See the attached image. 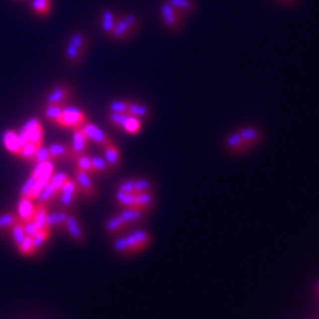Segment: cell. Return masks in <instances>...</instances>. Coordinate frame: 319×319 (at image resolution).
Masks as SVG:
<instances>
[{
  "label": "cell",
  "instance_id": "cell-1",
  "mask_svg": "<svg viewBox=\"0 0 319 319\" xmlns=\"http://www.w3.org/2000/svg\"><path fill=\"white\" fill-rule=\"evenodd\" d=\"M88 36L87 33L80 32H73L69 36L67 45H65V59L68 60L69 64L72 65H79L81 63V60L84 59L87 49H88Z\"/></svg>",
  "mask_w": 319,
  "mask_h": 319
},
{
  "label": "cell",
  "instance_id": "cell-2",
  "mask_svg": "<svg viewBox=\"0 0 319 319\" xmlns=\"http://www.w3.org/2000/svg\"><path fill=\"white\" fill-rule=\"evenodd\" d=\"M138 24H140V20H138V17L134 13L122 15V16L118 17L117 23L114 25V28L112 29L109 36L113 40L117 41L128 40L137 31Z\"/></svg>",
  "mask_w": 319,
  "mask_h": 319
},
{
  "label": "cell",
  "instance_id": "cell-3",
  "mask_svg": "<svg viewBox=\"0 0 319 319\" xmlns=\"http://www.w3.org/2000/svg\"><path fill=\"white\" fill-rule=\"evenodd\" d=\"M85 121H88L87 113L84 110L77 108V106H69L65 105L63 108L60 117L57 120L56 125L63 128V129H79L83 126Z\"/></svg>",
  "mask_w": 319,
  "mask_h": 319
},
{
  "label": "cell",
  "instance_id": "cell-4",
  "mask_svg": "<svg viewBox=\"0 0 319 319\" xmlns=\"http://www.w3.org/2000/svg\"><path fill=\"white\" fill-rule=\"evenodd\" d=\"M160 17H161L162 24L170 31H178L182 27L184 15L178 12L168 0H164L160 4Z\"/></svg>",
  "mask_w": 319,
  "mask_h": 319
},
{
  "label": "cell",
  "instance_id": "cell-5",
  "mask_svg": "<svg viewBox=\"0 0 319 319\" xmlns=\"http://www.w3.org/2000/svg\"><path fill=\"white\" fill-rule=\"evenodd\" d=\"M71 97H72V88L67 83H60L49 91L45 100H47V104L65 106L67 103L71 100Z\"/></svg>",
  "mask_w": 319,
  "mask_h": 319
},
{
  "label": "cell",
  "instance_id": "cell-6",
  "mask_svg": "<svg viewBox=\"0 0 319 319\" xmlns=\"http://www.w3.org/2000/svg\"><path fill=\"white\" fill-rule=\"evenodd\" d=\"M81 129L87 134L88 140H92V141L96 142L101 149H104L105 146H108L110 142H113L110 140L109 136L105 133L104 130L101 129V128H99L97 125H95L93 122L85 121L84 124H83V126H81Z\"/></svg>",
  "mask_w": 319,
  "mask_h": 319
},
{
  "label": "cell",
  "instance_id": "cell-7",
  "mask_svg": "<svg viewBox=\"0 0 319 319\" xmlns=\"http://www.w3.org/2000/svg\"><path fill=\"white\" fill-rule=\"evenodd\" d=\"M21 129L28 134L29 142H32L36 146H41L44 142V129L41 125V121L39 118H29L23 124Z\"/></svg>",
  "mask_w": 319,
  "mask_h": 319
},
{
  "label": "cell",
  "instance_id": "cell-8",
  "mask_svg": "<svg viewBox=\"0 0 319 319\" xmlns=\"http://www.w3.org/2000/svg\"><path fill=\"white\" fill-rule=\"evenodd\" d=\"M73 173H75V181H76L80 192H83V194L89 200H95L96 198V188L93 185L91 174L84 172V170L79 169L76 166H75Z\"/></svg>",
  "mask_w": 319,
  "mask_h": 319
},
{
  "label": "cell",
  "instance_id": "cell-9",
  "mask_svg": "<svg viewBox=\"0 0 319 319\" xmlns=\"http://www.w3.org/2000/svg\"><path fill=\"white\" fill-rule=\"evenodd\" d=\"M1 141H3V145H4L5 150L11 153L15 157L20 158V152H21V145L20 141H19V136H17V132L13 129H7L3 132L1 134Z\"/></svg>",
  "mask_w": 319,
  "mask_h": 319
},
{
  "label": "cell",
  "instance_id": "cell-10",
  "mask_svg": "<svg viewBox=\"0 0 319 319\" xmlns=\"http://www.w3.org/2000/svg\"><path fill=\"white\" fill-rule=\"evenodd\" d=\"M48 148V154H49V160L52 162H57L64 160V158H68V160H72L73 161V152L71 149V145H67V144H60V142H55V144H51Z\"/></svg>",
  "mask_w": 319,
  "mask_h": 319
},
{
  "label": "cell",
  "instance_id": "cell-11",
  "mask_svg": "<svg viewBox=\"0 0 319 319\" xmlns=\"http://www.w3.org/2000/svg\"><path fill=\"white\" fill-rule=\"evenodd\" d=\"M87 146H88V137H87V134L83 132L81 128L73 129L72 144H71V149L73 152V161L79 156H81V154H84L87 152Z\"/></svg>",
  "mask_w": 319,
  "mask_h": 319
},
{
  "label": "cell",
  "instance_id": "cell-12",
  "mask_svg": "<svg viewBox=\"0 0 319 319\" xmlns=\"http://www.w3.org/2000/svg\"><path fill=\"white\" fill-rule=\"evenodd\" d=\"M65 230L68 231L69 237L77 243H84L85 242V234L83 231V227H81L79 219L75 217L73 214H68L67 217V221H65Z\"/></svg>",
  "mask_w": 319,
  "mask_h": 319
},
{
  "label": "cell",
  "instance_id": "cell-13",
  "mask_svg": "<svg viewBox=\"0 0 319 319\" xmlns=\"http://www.w3.org/2000/svg\"><path fill=\"white\" fill-rule=\"evenodd\" d=\"M226 148L234 154H243L251 149L246 142L243 141V138L239 136L238 132H233L226 137Z\"/></svg>",
  "mask_w": 319,
  "mask_h": 319
},
{
  "label": "cell",
  "instance_id": "cell-14",
  "mask_svg": "<svg viewBox=\"0 0 319 319\" xmlns=\"http://www.w3.org/2000/svg\"><path fill=\"white\" fill-rule=\"evenodd\" d=\"M33 213H35V204L33 200L27 197H21L17 202V217L21 222H28L32 221Z\"/></svg>",
  "mask_w": 319,
  "mask_h": 319
},
{
  "label": "cell",
  "instance_id": "cell-15",
  "mask_svg": "<svg viewBox=\"0 0 319 319\" xmlns=\"http://www.w3.org/2000/svg\"><path fill=\"white\" fill-rule=\"evenodd\" d=\"M68 212L67 210H59V212H53V213H48L47 218H45V226H48L51 230H64L65 221L68 217Z\"/></svg>",
  "mask_w": 319,
  "mask_h": 319
},
{
  "label": "cell",
  "instance_id": "cell-16",
  "mask_svg": "<svg viewBox=\"0 0 319 319\" xmlns=\"http://www.w3.org/2000/svg\"><path fill=\"white\" fill-rule=\"evenodd\" d=\"M118 17H120V15H118L116 11L109 8H105L104 11L101 12V16H100V24H101L103 32L106 33V35L109 36L110 32H112V29L114 28V25H116V23H117Z\"/></svg>",
  "mask_w": 319,
  "mask_h": 319
},
{
  "label": "cell",
  "instance_id": "cell-17",
  "mask_svg": "<svg viewBox=\"0 0 319 319\" xmlns=\"http://www.w3.org/2000/svg\"><path fill=\"white\" fill-rule=\"evenodd\" d=\"M128 226H129V225H126L118 214L109 217L104 223L105 231L109 235H120L121 233H124V231L126 230V227Z\"/></svg>",
  "mask_w": 319,
  "mask_h": 319
},
{
  "label": "cell",
  "instance_id": "cell-18",
  "mask_svg": "<svg viewBox=\"0 0 319 319\" xmlns=\"http://www.w3.org/2000/svg\"><path fill=\"white\" fill-rule=\"evenodd\" d=\"M238 133L243 138V141L246 142L250 148H254L261 141V137H262L258 128H255V126H243L238 130Z\"/></svg>",
  "mask_w": 319,
  "mask_h": 319
},
{
  "label": "cell",
  "instance_id": "cell-19",
  "mask_svg": "<svg viewBox=\"0 0 319 319\" xmlns=\"http://www.w3.org/2000/svg\"><path fill=\"white\" fill-rule=\"evenodd\" d=\"M145 212L137 209V208H124V209L118 213V215L121 217L122 221L126 225H132V223H138L142 221V218L145 217Z\"/></svg>",
  "mask_w": 319,
  "mask_h": 319
},
{
  "label": "cell",
  "instance_id": "cell-20",
  "mask_svg": "<svg viewBox=\"0 0 319 319\" xmlns=\"http://www.w3.org/2000/svg\"><path fill=\"white\" fill-rule=\"evenodd\" d=\"M128 114L137 117L140 120H146L150 117V108L148 105L137 103V101H129V106H128Z\"/></svg>",
  "mask_w": 319,
  "mask_h": 319
},
{
  "label": "cell",
  "instance_id": "cell-21",
  "mask_svg": "<svg viewBox=\"0 0 319 319\" xmlns=\"http://www.w3.org/2000/svg\"><path fill=\"white\" fill-rule=\"evenodd\" d=\"M104 158L112 169H116L120 165V149L114 142L104 148Z\"/></svg>",
  "mask_w": 319,
  "mask_h": 319
},
{
  "label": "cell",
  "instance_id": "cell-22",
  "mask_svg": "<svg viewBox=\"0 0 319 319\" xmlns=\"http://www.w3.org/2000/svg\"><path fill=\"white\" fill-rule=\"evenodd\" d=\"M154 204V197L152 192H141V193H136V200H134V208L142 210L148 213L150 208Z\"/></svg>",
  "mask_w": 319,
  "mask_h": 319
},
{
  "label": "cell",
  "instance_id": "cell-23",
  "mask_svg": "<svg viewBox=\"0 0 319 319\" xmlns=\"http://www.w3.org/2000/svg\"><path fill=\"white\" fill-rule=\"evenodd\" d=\"M59 194L60 193H59V192H57V190L55 189V188H53L48 181L44 186H43V189L40 190V193H39L36 200L39 202H41V204L49 205L51 202H53L57 197H59Z\"/></svg>",
  "mask_w": 319,
  "mask_h": 319
},
{
  "label": "cell",
  "instance_id": "cell-24",
  "mask_svg": "<svg viewBox=\"0 0 319 319\" xmlns=\"http://www.w3.org/2000/svg\"><path fill=\"white\" fill-rule=\"evenodd\" d=\"M91 164H92V174H99V176H106L112 172V168L105 161V158L100 156H92L91 157Z\"/></svg>",
  "mask_w": 319,
  "mask_h": 319
},
{
  "label": "cell",
  "instance_id": "cell-25",
  "mask_svg": "<svg viewBox=\"0 0 319 319\" xmlns=\"http://www.w3.org/2000/svg\"><path fill=\"white\" fill-rule=\"evenodd\" d=\"M47 214H48V205L41 204V202L35 204V213H33L32 221L36 223L37 229H41V227L45 226V218H47Z\"/></svg>",
  "mask_w": 319,
  "mask_h": 319
},
{
  "label": "cell",
  "instance_id": "cell-26",
  "mask_svg": "<svg viewBox=\"0 0 319 319\" xmlns=\"http://www.w3.org/2000/svg\"><path fill=\"white\" fill-rule=\"evenodd\" d=\"M49 235H51V229L44 226L41 227V229H39V230L31 237V238H32V245L33 249H35V253L40 250L41 247H43V245H44V243L47 242V239L49 238Z\"/></svg>",
  "mask_w": 319,
  "mask_h": 319
},
{
  "label": "cell",
  "instance_id": "cell-27",
  "mask_svg": "<svg viewBox=\"0 0 319 319\" xmlns=\"http://www.w3.org/2000/svg\"><path fill=\"white\" fill-rule=\"evenodd\" d=\"M178 12H181L184 16L189 15L196 9V3L194 0H168Z\"/></svg>",
  "mask_w": 319,
  "mask_h": 319
},
{
  "label": "cell",
  "instance_id": "cell-28",
  "mask_svg": "<svg viewBox=\"0 0 319 319\" xmlns=\"http://www.w3.org/2000/svg\"><path fill=\"white\" fill-rule=\"evenodd\" d=\"M31 8L39 16H45L51 12V0H32L31 1Z\"/></svg>",
  "mask_w": 319,
  "mask_h": 319
},
{
  "label": "cell",
  "instance_id": "cell-29",
  "mask_svg": "<svg viewBox=\"0 0 319 319\" xmlns=\"http://www.w3.org/2000/svg\"><path fill=\"white\" fill-rule=\"evenodd\" d=\"M63 108L61 105H53V104H47L44 108V117L48 120L49 122H52L56 125L57 120L60 117L61 112H63Z\"/></svg>",
  "mask_w": 319,
  "mask_h": 319
},
{
  "label": "cell",
  "instance_id": "cell-30",
  "mask_svg": "<svg viewBox=\"0 0 319 319\" xmlns=\"http://www.w3.org/2000/svg\"><path fill=\"white\" fill-rule=\"evenodd\" d=\"M141 126H142V122L140 118L137 117H133V116H130L129 117L126 118V121L124 122V125L121 126V129H124L128 134H132V136H134V134H137L140 130H141Z\"/></svg>",
  "mask_w": 319,
  "mask_h": 319
},
{
  "label": "cell",
  "instance_id": "cell-31",
  "mask_svg": "<svg viewBox=\"0 0 319 319\" xmlns=\"http://www.w3.org/2000/svg\"><path fill=\"white\" fill-rule=\"evenodd\" d=\"M114 200L118 202V205L122 208H134V200H136V193H124V192H116Z\"/></svg>",
  "mask_w": 319,
  "mask_h": 319
},
{
  "label": "cell",
  "instance_id": "cell-32",
  "mask_svg": "<svg viewBox=\"0 0 319 319\" xmlns=\"http://www.w3.org/2000/svg\"><path fill=\"white\" fill-rule=\"evenodd\" d=\"M19 217L15 213H4L0 215V231H9L11 227L13 226V223L16 222Z\"/></svg>",
  "mask_w": 319,
  "mask_h": 319
},
{
  "label": "cell",
  "instance_id": "cell-33",
  "mask_svg": "<svg viewBox=\"0 0 319 319\" xmlns=\"http://www.w3.org/2000/svg\"><path fill=\"white\" fill-rule=\"evenodd\" d=\"M17 250L20 253L21 255H24V257H29V255L35 254V249H33L32 245V238L29 237V235H25L23 241H21L19 245H17Z\"/></svg>",
  "mask_w": 319,
  "mask_h": 319
},
{
  "label": "cell",
  "instance_id": "cell-34",
  "mask_svg": "<svg viewBox=\"0 0 319 319\" xmlns=\"http://www.w3.org/2000/svg\"><path fill=\"white\" fill-rule=\"evenodd\" d=\"M39 146H36L32 142H27L24 145L21 146V152H20V158L24 160L27 162H33V157H35V153H36V149Z\"/></svg>",
  "mask_w": 319,
  "mask_h": 319
},
{
  "label": "cell",
  "instance_id": "cell-35",
  "mask_svg": "<svg viewBox=\"0 0 319 319\" xmlns=\"http://www.w3.org/2000/svg\"><path fill=\"white\" fill-rule=\"evenodd\" d=\"M11 234H12V238H13V242H15V245H19V243L23 241V238L25 237V233H24V226H23V222H21L20 219H17L16 222L13 223V226L11 227Z\"/></svg>",
  "mask_w": 319,
  "mask_h": 319
},
{
  "label": "cell",
  "instance_id": "cell-36",
  "mask_svg": "<svg viewBox=\"0 0 319 319\" xmlns=\"http://www.w3.org/2000/svg\"><path fill=\"white\" fill-rule=\"evenodd\" d=\"M68 178V174L63 173V172H55V173L51 176V178H49V184L60 193V189L63 188V185H64L65 181H67Z\"/></svg>",
  "mask_w": 319,
  "mask_h": 319
},
{
  "label": "cell",
  "instance_id": "cell-37",
  "mask_svg": "<svg viewBox=\"0 0 319 319\" xmlns=\"http://www.w3.org/2000/svg\"><path fill=\"white\" fill-rule=\"evenodd\" d=\"M113 249L121 255H130L129 246H128V241H126L125 235H120L117 238L113 239Z\"/></svg>",
  "mask_w": 319,
  "mask_h": 319
},
{
  "label": "cell",
  "instance_id": "cell-38",
  "mask_svg": "<svg viewBox=\"0 0 319 319\" xmlns=\"http://www.w3.org/2000/svg\"><path fill=\"white\" fill-rule=\"evenodd\" d=\"M134 193H141V192H153V185L149 180L146 178H136L133 180Z\"/></svg>",
  "mask_w": 319,
  "mask_h": 319
},
{
  "label": "cell",
  "instance_id": "cell-39",
  "mask_svg": "<svg viewBox=\"0 0 319 319\" xmlns=\"http://www.w3.org/2000/svg\"><path fill=\"white\" fill-rule=\"evenodd\" d=\"M76 162V168L79 169L84 170L87 173L92 174V164H91V156H87V154H81L79 157L75 160Z\"/></svg>",
  "mask_w": 319,
  "mask_h": 319
},
{
  "label": "cell",
  "instance_id": "cell-40",
  "mask_svg": "<svg viewBox=\"0 0 319 319\" xmlns=\"http://www.w3.org/2000/svg\"><path fill=\"white\" fill-rule=\"evenodd\" d=\"M128 106H129L128 100H114L109 104V110L113 113H128Z\"/></svg>",
  "mask_w": 319,
  "mask_h": 319
},
{
  "label": "cell",
  "instance_id": "cell-41",
  "mask_svg": "<svg viewBox=\"0 0 319 319\" xmlns=\"http://www.w3.org/2000/svg\"><path fill=\"white\" fill-rule=\"evenodd\" d=\"M128 117H129V114L128 113H113V112H110L109 116H108L110 124L114 126H117V128H121Z\"/></svg>",
  "mask_w": 319,
  "mask_h": 319
},
{
  "label": "cell",
  "instance_id": "cell-42",
  "mask_svg": "<svg viewBox=\"0 0 319 319\" xmlns=\"http://www.w3.org/2000/svg\"><path fill=\"white\" fill-rule=\"evenodd\" d=\"M47 160H49L48 148L44 145L39 146L36 149V153H35V157H33V162H35V164H39V162L47 161Z\"/></svg>",
  "mask_w": 319,
  "mask_h": 319
},
{
  "label": "cell",
  "instance_id": "cell-43",
  "mask_svg": "<svg viewBox=\"0 0 319 319\" xmlns=\"http://www.w3.org/2000/svg\"><path fill=\"white\" fill-rule=\"evenodd\" d=\"M126 241H128V246H129V254H136L138 251H141V246L138 245L137 239L133 235V233H129V234H126Z\"/></svg>",
  "mask_w": 319,
  "mask_h": 319
},
{
  "label": "cell",
  "instance_id": "cell-44",
  "mask_svg": "<svg viewBox=\"0 0 319 319\" xmlns=\"http://www.w3.org/2000/svg\"><path fill=\"white\" fill-rule=\"evenodd\" d=\"M118 192H124V193H134L133 180H125L117 186Z\"/></svg>",
  "mask_w": 319,
  "mask_h": 319
},
{
  "label": "cell",
  "instance_id": "cell-45",
  "mask_svg": "<svg viewBox=\"0 0 319 319\" xmlns=\"http://www.w3.org/2000/svg\"><path fill=\"white\" fill-rule=\"evenodd\" d=\"M23 226H24V233L25 235H29V237H32L35 233H36L39 229H37L36 223L33 222V221H28V222H23Z\"/></svg>",
  "mask_w": 319,
  "mask_h": 319
},
{
  "label": "cell",
  "instance_id": "cell-46",
  "mask_svg": "<svg viewBox=\"0 0 319 319\" xmlns=\"http://www.w3.org/2000/svg\"><path fill=\"white\" fill-rule=\"evenodd\" d=\"M278 1L285 3V4H291V3H294V1H297V0H278Z\"/></svg>",
  "mask_w": 319,
  "mask_h": 319
},
{
  "label": "cell",
  "instance_id": "cell-47",
  "mask_svg": "<svg viewBox=\"0 0 319 319\" xmlns=\"http://www.w3.org/2000/svg\"><path fill=\"white\" fill-rule=\"evenodd\" d=\"M317 291H318V294H319V283L317 285Z\"/></svg>",
  "mask_w": 319,
  "mask_h": 319
}]
</instances>
